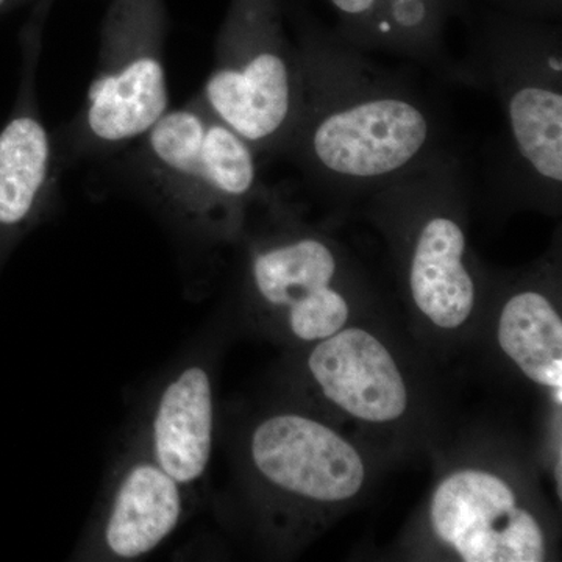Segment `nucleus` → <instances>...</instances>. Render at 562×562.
I'll list each match as a JSON object with an SVG mask.
<instances>
[{"label":"nucleus","instance_id":"f03ea898","mask_svg":"<svg viewBox=\"0 0 562 562\" xmlns=\"http://www.w3.org/2000/svg\"><path fill=\"white\" fill-rule=\"evenodd\" d=\"M166 0H106L92 83L70 125L76 157L125 150L171 110Z\"/></svg>","mask_w":562,"mask_h":562},{"label":"nucleus","instance_id":"2eb2a0df","mask_svg":"<svg viewBox=\"0 0 562 562\" xmlns=\"http://www.w3.org/2000/svg\"><path fill=\"white\" fill-rule=\"evenodd\" d=\"M342 14L350 18L379 16L384 0H330Z\"/></svg>","mask_w":562,"mask_h":562},{"label":"nucleus","instance_id":"f8f14e48","mask_svg":"<svg viewBox=\"0 0 562 562\" xmlns=\"http://www.w3.org/2000/svg\"><path fill=\"white\" fill-rule=\"evenodd\" d=\"M464 232L449 217H432L422 228L412 261L409 286L417 308L439 328L454 330L469 319L475 286L462 257Z\"/></svg>","mask_w":562,"mask_h":562},{"label":"nucleus","instance_id":"7ed1b4c3","mask_svg":"<svg viewBox=\"0 0 562 562\" xmlns=\"http://www.w3.org/2000/svg\"><path fill=\"white\" fill-rule=\"evenodd\" d=\"M279 13V0H232L216 65L195 98L250 146L276 139L294 110Z\"/></svg>","mask_w":562,"mask_h":562},{"label":"nucleus","instance_id":"ddd939ff","mask_svg":"<svg viewBox=\"0 0 562 562\" xmlns=\"http://www.w3.org/2000/svg\"><path fill=\"white\" fill-rule=\"evenodd\" d=\"M498 342L531 382L552 387L562 403V321L539 292L514 295L503 306Z\"/></svg>","mask_w":562,"mask_h":562},{"label":"nucleus","instance_id":"39448f33","mask_svg":"<svg viewBox=\"0 0 562 562\" xmlns=\"http://www.w3.org/2000/svg\"><path fill=\"white\" fill-rule=\"evenodd\" d=\"M187 492L135 436L117 461L102 505L74 557L120 562L155 552L183 522Z\"/></svg>","mask_w":562,"mask_h":562},{"label":"nucleus","instance_id":"f257e3e1","mask_svg":"<svg viewBox=\"0 0 562 562\" xmlns=\"http://www.w3.org/2000/svg\"><path fill=\"white\" fill-rule=\"evenodd\" d=\"M132 177L147 201L179 231L199 233L257 184L246 139L194 99L171 109L127 147Z\"/></svg>","mask_w":562,"mask_h":562},{"label":"nucleus","instance_id":"9d476101","mask_svg":"<svg viewBox=\"0 0 562 562\" xmlns=\"http://www.w3.org/2000/svg\"><path fill=\"white\" fill-rule=\"evenodd\" d=\"M213 432V379L203 362L188 361L155 391L136 436L150 457L190 491L209 469Z\"/></svg>","mask_w":562,"mask_h":562},{"label":"nucleus","instance_id":"6e6552de","mask_svg":"<svg viewBox=\"0 0 562 562\" xmlns=\"http://www.w3.org/2000/svg\"><path fill=\"white\" fill-rule=\"evenodd\" d=\"M430 135L427 117L402 99H372L328 114L313 135V150L328 171L375 179L405 168Z\"/></svg>","mask_w":562,"mask_h":562},{"label":"nucleus","instance_id":"0eeeda50","mask_svg":"<svg viewBox=\"0 0 562 562\" xmlns=\"http://www.w3.org/2000/svg\"><path fill=\"white\" fill-rule=\"evenodd\" d=\"M251 473L266 490L303 501L353 498L366 482L358 450L331 428L301 414L262 419L250 432Z\"/></svg>","mask_w":562,"mask_h":562},{"label":"nucleus","instance_id":"20e7f679","mask_svg":"<svg viewBox=\"0 0 562 562\" xmlns=\"http://www.w3.org/2000/svg\"><path fill=\"white\" fill-rule=\"evenodd\" d=\"M54 0H40L20 33L16 98L0 127V276L11 255L50 211L58 154L38 99L43 35Z\"/></svg>","mask_w":562,"mask_h":562},{"label":"nucleus","instance_id":"4468645a","mask_svg":"<svg viewBox=\"0 0 562 562\" xmlns=\"http://www.w3.org/2000/svg\"><path fill=\"white\" fill-rule=\"evenodd\" d=\"M517 149L543 179L562 181V95L542 87H524L508 105Z\"/></svg>","mask_w":562,"mask_h":562},{"label":"nucleus","instance_id":"423d86ee","mask_svg":"<svg viewBox=\"0 0 562 562\" xmlns=\"http://www.w3.org/2000/svg\"><path fill=\"white\" fill-rule=\"evenodd\" d=\"M436 536L465 562H541L546 539L532 514L517 505L516 492L484 471L454 472L431 497Z\"/></svg>","mask_w":562,"mask_h":562},{"label":"nucleus","instance_id":"dca6fc26","mask_svg":"<svg viewBox=\"0 0 562 562\" xmlns=\"http://www.w3.org/2000/svg\"><path fill=\"white\" fill-rule=\"evenodd\" d=\"M40 0H0V18L22 9V7L35 5Z\"/></svg>","mask_w":562,"mask_h":562},{"label":"nucleus","instance_id":"9b49d317","mask_svg":"<svg viewBox=\"0 0 562 562\" xmlns=\"http://www.w3.org/2000/svg\"><path fill=\"white\" fill-rule=\"evenodd\" d=\"M308 368L325 397L357 419L386 424L406 412L408 391L397 362L362 328L322 339L310 355Z\"/></svg>","mask_w":562,"mask_h":562},{"label":"nucleus","instance_id":"1a4fd4ad","mask_svg":"<svg viewBox=\"0 0 562 562\" xmlns=\"http://www.w3.org/2000/svg\"><path fill=\"white\" fill-rule=\"evenodd\" d=\"M336 261L317 239L272 244L251 255L255 294L273 312H284L288 327L301 341H322L342 330L349 305L331 281Z\"/></svg>","mask_w":562,"mask_h":562}]
</instances>
